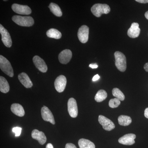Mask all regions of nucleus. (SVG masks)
Segmentation results:
<instances>
[{
	"label": "nucleus",
	"mask_w": 148,
	"mask_h": 148,
	"mask_svg": "<svg viewBox=\"0 0 148 148\" xmlns=\"http://www.w3.org/2000/svg\"><path fill=\"white\" fill-rule=\"evenodd\" d=\"M115 59V66L121 72H124L127 68L126 58L123 53L119 51H116L114 54Z\"/></svg>",
	"instance_id": "obj_1"
},
{
	"label": "nucleus",
	"mask_w": 148,
	"mask_h": 148,
	"mask_svg": "<svg viewBox=\"0 0 148 148\" xmlns=\"http://www.w3.org/2000/svg\"><path fill=\"white\" fill-rule=\"evenodd\" d=\"M12 20L17 25L22 27H32L34 24V18L30 16H23L14 15L12 16Z\"/></svg>",
	"instance_id": "obj_2"
},
{
	"label": "nucleus",
	"mask_w": 148,
	"mask_h": 148,
	"mask_svg": "<svg viewBox=\"0 0 148 148\" xmlns=\"http://www.w3.org/2000/svg\"><path fill=\"white\" fill-rule=\"evenodd\" d=\"M110 7L106 4H95L91 8L92 14L97 17H100L103 14H108L110 12Z\"/></svg>",
	"instance_id": "obj_3"
},
{
	"label": "nucleus",
	"mask_w": 148,
	"mask_h": 148,
	"mask_svg": "<svg viewBox=\"0 0 148 148\" xmlns=\"http://www.w3.org/2000/svg\"><path fill=\"white\" fill-rule=\"evenodd\" d=\"M0 68L4 73L12 77L14 76L13 69L9 61L3 56H0Z\"/></svg>",
	"instance_id": "obj_4"
},
{
	"label": "nucleus",
	"mask_w": 148,
	"mask_h": 148,
	"mask_svg": "<svg viewBox=\"0 0 148 148\" xmlns=\"http://www.w3.org/2000/svg\"><path fill=\"white\" fill-rule=\"evenodd\" d=\"M0 33L1 35V40L3 43L6 47H10L12 45V41L10 34L1 24H0Z\"/></svg>",
	"instance_id": "obj_5"
},
{
	"label": "nucleus",
	"mask_w": 148,
	"mask_h": 148,
	"mask_svg": "<svg viewBox=\"0 0 148 148\" xmlns=\"http://www.w3.org/2000/svg\"><path fill=\"white\" fill-rule=\"evenodd\" d=\"M12 9L14 12L18 14L28 15L32 12V10L30 8L26 5H21L14 3L12 5Z\"/></svg>",
	"instance_id": "obj_6"
},
{
	"label": "nucleus",
	"mask_w": 148,
	"mask_h": 148,
	"mask_svg": "<svg viewBox=\"0 0 148 148\" xmlns=\"http://www.w3.org/2000/svg\"><path fill=\"white\" fill-rule=\"evenodd\" d=\"M89 29L86 25L80 27L77 33L78 38L81 42L85 43L88 39Z\"/></svg>",
	"instance_id": "obj_7"
},
{
	"label": "nucleus",
	"mask_w": 148,
	"mask_h": 148,
	"mask_svg": "<svg viewBox=\"0 0 148 148\" xmlns=\"http://www.w3.org/2000/svg\"><path fill=\"white\" fill-rule=\"evenodd\" d=\"M98 121L100 124L103 126V129L107 131H111L115 127L114 123L111 120L103 115L99 116Z\"/></svg>",
	"instance_id": "obj_8"
},
{
	"label": "nucleus",
	"mask_w": 148,
	"mask_h": 148,
	"mask_svg": "<svg viewBox=\"0 0 148 148\" xmlns=\"http://www.w3.org/2000/svg\"><path fill=\"white\" fill-rule=\"evenodd\" d=\"M68 112L70 116L76 118L78 115L77 105L75 99L71 98L69 99L68 103Z\"/></svg>",
	"instance_id": "obj_9"
},
{
	"label": "nucleus",
	"mask_w": 148,
	"mask_h": 148,
	"mask_svg": "<svg viewBox=\"0 0 148 148\" xmlns=\"http://www.w3.org/2000/svg\"><path fill=\"white\" fill-rule=\"evenodd\" d=\"M67 79L66 77L63 75L59 76L56 78L54 82V86L57 92H63L66 88Z\"/></svg>",
	"instance_id": "obj_10"
},
{
	"label": "nucleus",
	"mask_w": 148,
	"mask_h": 148,
	"mask_svg": "<svg viewBox=\"0 0 148 148\" xmlns=\"http://www.w3.org/2000/svg\"><path fill=\"white\" fill-rule=\"evenodd\" d=\"M41 112L42 116L44 120L46 121L49 122L51 124H55V122L53 114L47 107L44 106L42 108Z\"/></svg>",
	"instance_id": "obj_11"
},
{
	"label": "nucleus",
	"mask_w": 148,
	"mask_h": 148,
	"mask_svg": "<svg viewBox=\"0 0 148 148\" xmlns=\"http://www.w3.org/2000/svg\"><path fill=\"white\" fill-rule=\"evenodd\" d=\"M35 66L37 69L42 73H46L47 71V66L43 59L38 56H35L33 58Z\"/></svg>",
	"instance_id": "obj_12"
},
{
	"label": "nucleus",
	"mask_w": 148,
	"mask_h": 148,
	"mask_svg": "<svg viewBox=\"0 0 148 148\" xmlns=\"http://www.w3.org/2000/svg\"><path fill=\"white\" fill-rule=\"evenodd\" d=\"M72 57L71 50L66 49L62 51L58 55V60L61 64H66L71 61Z\"/></svg>",
	"instance_id": "obj_13"
},
{
	"label": "nucleus",
	"mask_w": 148,
	"mask_h": 148,
	"mask_svg": "<svg viewBox=\"0 0 148 148\" xmlns=\"http://www.w3.org/2000/svg\"><path fill=\"white\" fill-rule=\"evenodd\" d=\"M136 135L134 134H128L124 135L119 140V143L126 145H131L135 144Z\"/></svg>",
	"instance_id": "obj_14"
},
{
	"label": "nucleus",
	"mask_w": 148,
	"mask_h": 148,
	"mask_svg": "<svg viewBox=\"0 0 148 148\" xmlns=\"http://www.w3.org/2000/svg\"><path fill=\"white\" fill-rule=\"evenodd\" d=\"M140 29L138 23H132L131 27L128 29L127 34L128 36L132 38H138L140 34Z\"/></svg>",
	"instance_id": "obj_15"
},
{
	"label": "nucleus",
	"mask_w": 148,
	"mask_h": 148,
	"mask_svg": "<svg viewBox=\"0 0 148 148\" xmlns=\"http://www.w3.org/2000/svg\"><path fill=\"white\" fill-rule=\"evenodd\" d=\"M32 136L33 139L38 140L40 145H43L47 141V138L44 133L36 129L32 131Z\"/></svg>",
	"instance_id": "obj_16"
},
{
	"label": "nucleus",
	"mask_w": 148,
	"mask_h": 148,
	"mask_svg": "<svg viewBox=\"0 0 148 148\" xmlns=\"http://www.w3.org/2000/svg\"><path fill=\"white\" fill-rule=\"evenodd\" d=\"M18 77L21 84L26 88H30L33 86L32 81L26 73H21L18 75Z\"/></svg>",
	"instance_id": "obj_17"
},
{
	"label": "nucleus",
	"mask_w": 148,
	"mask_h": 148,
	"mask_svg": "<svg viewBox=\"0 0 148 148\" xmlns=\"http://www.w3.org/2000/svg\"><path fill=\"white\" fill-rule=\"evenodd\" d=\"M11 110L13 113L18 116L22 117L25 114L24 108L18 103L12 104L11 106Z\"/></svg>",
	"instance_id": "obj_18"
},
{
	"label": "nucleus",
	"mask_w": 148,
	"mask_h": 148,
	"mask_svg": "<svg viewBox=\"0 0 148 148\" xmlns=\"http://www.w3.org/2000/svg\"><path fill=\"white\" fill-rule=\"evenodd\" d=\"M10 90V86L5 78L0 77V90L3 93H7Z\"/></svg>",
	"instance_id": "obj_19"
},
{
	"label": "nucleus",
	"mask_w": 148,
	"mask_h": 148,
	"mask_svg": "<svg viewBox=\"0 0 148 148\" xmlns=\"http://www.w3.org/2000/svg\"><path fill=\"white\" fill-rule=\"evenodd\" d=\"M78 145L80 148H95L94 143L88 140L81 139L79 140Z\"/></svg>",
	"instance_id": "obj_20"
},
{
	"label": "nucleus",
	"mask_w": 148,
	"mask_h": 148,
	"mask_svg": "<svg viewBox=\"0 0 148 148\" xmlns=\"http://www.w3.org/2000/svg\"><path fill=\"white\" fill-rule=\"evenodd\" d=\"M51 12L56 16L60 17L62 16V12L59 6L54 3H51L49 6Z\"/></svg>",
	"instance_id": "obj_21"
},
{
	"label": "nucleus",
	"mask_w": 148,
	"mask_h": 148,
	"mask_svg": "<svg viewBox=\"0 0 148 148\" xmlns=\"http://www.w3.org/2000/svg\"><path fill=\"white\" fill-rule=\"evenodd\" d=\"M47 36L49 38H52L59 39L61 38L62 36L61 32H59L58 30L55 29H51L48 30L47 32Z\"/></svg>",
	"instance_id": "obj_22"
},
{
	"label": "nucleus",
	"mask_w": 148,
	"mask_h": 148,
	"mask_svg": "<svg viewBox=\"0 0 148 148\" xmlns=\"http://www.w3.org/2000/svg\"><path fill=\"white\" fill-rule=\"evenodd\" d=\"M118 122L121 125L127 126L132 122V119L127 116L121 115L119 117Z\"/></svg>",
	"instance_id": "obj_23"
},
{
	"label": "nucleus",
	"mask_w": 148,
	"mask_h": 148,
	"mask_svg": "<svg viewBox=\"0 0 148 148\" xmlns=\"http://www.w3.org/2000/svg\"><path fill=\"white\" fill-rule=\"evenodd\" d=\"M108 96V94L106 90H100L97 92L95 97V100L96 102L100 103L106 100Z\"/></svg>",
	"instance_id": "obj_24"
},
{
	"label": "nucleus",
	"mask_w": 148,
	"mask_h": 148,
	"mask_svg": "<svg viewBox=\"0 0 148 148\" xmlns=\"http://www.w3.org/2000/svg\"><path fill=\"white\" fill-rule=\"evenodd\" d=\"M112 95L120 101H123L125 100V95L122 92L119 88H115L113 89L112 91Z\"/></svg>",
	"instance_id": "obj_25"
},
{
	"label": "nucleus",
	"mask_w": 148,
	"mask_h": 148,
	"mask_svg": "<svg viewBox=\"0 0 148 148\" xmlns=\"http://www.w3.org/2000/svg\"><path fill=\"white\" fill-rule=\"evenodd\" d=\"M120 104L121 101L119 99L114 98L110 100L109 101V105L110 108H117Z\"/></svg>",
	"instance_id": "obj_26"
},
{
	"label": "nucleus",
	"mask_w": 148,
	"mask_h": 148,
	"mask_svg": "<svg viewBox=\"0 0 148 148\" xmlns=\"http://www.w3.org/2000/svg\"><path fill=\"white\" fill-rule=\"evenodd\" d=\"M22 128L20 127H14L12 128V132L15 133V135L16 137H18L21 135Z\"/></svg>",
	"instance_id": "obj_27"
},
{
	"label": "nucleus",
	"mask_w": 148,
	"mask_h": 148,
	"mask_svg": "<svg viewBox=\"0 0 148 148\" xmlns=\"http://www.w3.org/2000/svg\"><path fill=\"white\" fill-rule=\"evenodd\" d=\"M65 148H77L75 145L72 143H67L65 146Z\"/></svg>",
	"instance_id": "obj_28"
},
{
	"label": "nucleus",
	"mask_w": 148,
	"mask_h": 148,
	"mask_svg": "<svg viewBox=\"0 0 148 148\" xmlns=\"http://www.w3.org/2000/svg\"><path fill=\"white\" fill-rule=\"evenodd\" d=\"M100 76H99L98 74H97V75H95L93 77V78H92V81L95 82L96 81L100 79Z\"/></svg>",
	"instance_id": "obj_29"
},
{
	"label": "nucleus",
	"mask_w": 148,
	"mask_h": 148,
	"mask_svg": "<svg viewBox=\"0 0 148 148\" xmlns=\"http://www.w3.org/2000/svg\"><path fill=\"white\" fill-rule=\"evenodd\" d=\"M89 66L92 69H97L98 67V65L97 64H90L89 65Z\"/></svg>",
	"instance_id": "obj_30"
},
{
	"label": "nucleus",
	"mask_w": 148,
	"mask_h": 148,
	"mask_svg": "<svg viewBox=\"0 0 148 148\" xmlns=\"http://www.w3.org/2000/svg\"><path fill=\"white\" fill-rule=\"evenodd\" d=\"M135 1L141 3H148V0H136Z\"/></svg>",
	"instance_id": "obj_31"
},
{
	"label": "nucleus",
	"mask_w": 148,
	"mask_h": 148,
	"mask_svg": "<svg viewBox=\"0 0 148 148\" xmlns=\"http://www.w3.org/2000/svg\"><path fill=\"white\" fill-rule=\"evenodd\" d=\"M145 116L147 119H148V108L145 109Z\"/></svg>",
	"instance_id": "obj_32"
},
{
	"label": "nucleus",
	"mask_w": 148,
	"mask_h": 148,
	"mask_svg": "<svg viewBox=\"0 0 148 148\" xmlns=\"http://www.w3.org/2000/svg\"><path fill=\"white\" fill-rule=\"evenodd\" d=\"M144 69L146 71L148 72V63H146L144 66Z\"/></svg>",
	"instance_id": "obj_33"
},
{
	"label": "nucleus",
	"mask_w": 148,
	"mask_h": 148,
	"mask_svg": "<svg viewBox=\"0 0 148 148\" xmlns=\"http://www.w3.org/2000/svg\"><path fill=\"white\" fill-rule=\"evenodd\" d=\"M46 148H53V147L52 144H50V143H49V144H48L47 145Z\"/></svg>",
	"instance_id": "obj_34"
},
{
	"label": "nucleus",
	"mask_w": 148,
	"mask_h": 148,
	"mask_svg": "<svg viewBox=\"0 0 148 148\" xmlns=\"http://www.w3.org/2000/svg\"><path fill=\"white\" fill-rule=\"evenodd\" d=\"M145 16L146 18L148 20V11L146 12V13H145Z\"/></svg>",
	"instance_id": "obj_35"
}]
</instances>
